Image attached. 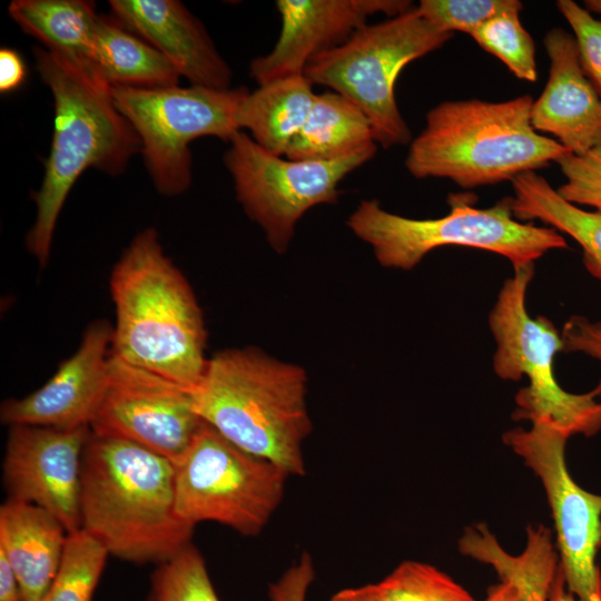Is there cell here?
<instances>
[{
  "label": "cell",
  "mask_w": 601,
  "mask_h": 601,
  "mask_svg": "<svg viewBox=\"0 0 601 601\" xmlns=\"http://www.w3.org/2000/svg\"><path fill=\"white\" fill-rule=\"evenodd\" d=\"M175 464L129 441L90 433L81 460V529L109 554L161 564L191 544L175 506Z\"/></svg>",
  "instance_id": "cell-1"
},
{
  "label": "cell",
  "mask_w": 601,
  "mask_h": 601,
  "mask_svg": "<svg viewBox=\"0 0 601 601\" xmlns=\"http://www.w3.org/2000/svg\"><path fill=\"white\" fill-rule=\"evenodd\" d=\"M109 286L116 312L111 355L196 387L208 363L203 313L155 228L134 237L115 264Z\"/></svg>",
  "instance_id": "cell-2"
},
{
  "label": "cell",
  "mask_w": 601,
  "mask_h": 601,
  "mask_svg": "<svg viewBox=\"0 0 601 601\" xmlns=\"http://www.w3.org/2000/svg\"><path fill=\"white\" fill-rule=\"evenodd\" d=\"M36 68L55 101V128L41 186L33 195L36 219L26 247L43 267L63 204L89 167L120 174L140 151V140L114 104L111 86L48 49L33 50Z\"/></svg>",
  "instance_id": "cell-3"
},
{
  "label": "cell",
  "mask_w": 601,
  "mask_h": 601,
  "mask_svg": "<svg viewBox=\"0 0 601 601\" xmlns=\"http://www.w3.org/2000/svg\"><path fill=\"white\" fill-rule=\"evenodd\" d=\"M200 418L228 441L289 475H303V442L311 431L306 375L260 351L226 349L208 359L190 390Z\"/></svg>",
  "instance_id": "cell-4"
},
{
  "label": "cell",
  "mask_w": 601,
  "mask_h": 601,
  "mask_svg": "<svg viewBox=\"0 0 601 601\" xmlns=\"http://www.w3.org/2000/svg\"><path fill=\"white\" fill-rule=\"evenodd\" d=\"M533 99L443 101L426 114L405 159L415 178H447L464 189L512 181L570 154L531 125Z\"/></svg>",
  "instance_id": "cell-5"
},
{
  "label": "cell",
  "mask_w": 601,
  "mask_h": 601,
  "mask_svg": "<svg viewBox=\"0 0 601 601\" xmlns=\"http://www.w3.org/2000/svg\"><path fill=\"white\" fill-rule=\"evenodd\" d=\"M450 211L439 218L415 219L385 210L380 201L363 200L348 226L370 244L382 266L412 269L431 250L445 246L483 249L509 259L513 268L534 264L553 249L568 248L551 227L514 218L511 196L489 208H476L471 196L450 195Z\"/></svg>",
  "instance_id": "cell-6"
},
{
  "label": "cell",
  "mask_w": 601,
  "mask_h": 601,
  "mask_svg": "<svg viewBox=\"0 0 601 601\" xmlns=\"http://www.w3.org/2000/svg\"><path fill=\"white\" fill-rule=\"evenodd\" d=\"M534 264L514 268L504 280L489 314L495 341L493 371L504 381L529 383L515 395V421L546 418L571 436H593L601 430V400L598 386L582 394L561 387L554 375V357L563 352L561 333L545 316L532 317L526 293Z\"/></svg>",
  "instance_id": "cell-7"
},
{
  "label": "cell",
  "mask_w": 601,
  "mask_h": 601,
  "mask_svg": "<svg viewBox=\"0 0 601 601\" xmlns=\"http://www.w3.org/2000/svg\"><path fill=\"white\" fill-rule=\"evenodd\" d=\"M452 37L431 26L413 7L365 24L344 43L313 58L304 76L312 85L326 86L353 102L368 119L377 145H407L412 134L396 104V79L407 63Z\"/></svg>",
  "instance_id": "cell-8"
},
{
  "label": "cell",
  "mask_w": 601,
  "mask_h": 601,
  "mask_svg": "<svg viewBox=\"0 0 601 601\" xmlns=\"http://www.w3.org/2000/svg\"><path fill=\"white\" fill-rule=\"evenodd\" d=\"M175 506L187 523L211 521L254 536L283 500L289 474L205 423L175 464Z\"/></svg>",
  "instance_id": "cell-9"
},
{
  "label": "cell",
  "mask_w": 601,
  "mask_h": 601,
  "mask_svg": "<svg viewBox=\"0 0 601 601\" xmlns=\"http://www.w3.org/2000/svg\"><path fill=\"white\" fill-rule=\"evenodd\" d=\"M247 90L200 86L137 89L111 86V97L140 140L145 165L158 193L176 196L190 186L189 144L213 136L229 141L239 128Z\"/></svg>",
  "instance_id": "cell-10"
},
{
  "label": "cell",
  "mask_w": 601,
  "mask_h": 601,
  "mask_svg": "<svg viewBox=\"0 0 601 601\" xmlns=\"http://www.w3.org/2000/svg\"><path fill=\"white\" fill-rule=\"evenodd\" d=\"M228 142L224 162L233 177L237 200L279 253L287 248L299 218L316 205L335 203L341 180L373 158L377 149L314 161L274 155L243 131Z\"/></svg>",
  "instance_id": "cell-11"
},
{
  "label": "cell",
  "mask_w": 601,
  "mask_h": 601,
  "mask_svg": "<svg viewBox=\"0 0 601 601\" xmlns=\"http://www.w3.org/2000/svg\"><path fill=\"white\" fill-rule=\"evenodd\" d=\"M571 435L542 418L529 428L504 432L502 440L540 480L554 524L559 566L577 601H601V495L571 476L565 446Z\"/></svg>",
  "instance_id": "cell-12"
},
{
  "label": "cell",
  "mask_w": 601,
  "mask_h": 601,
  "mask_svg": "<svg viewBox=\"0 0 601 601\" xmlns=\"http://www.w3.org/2000/svg\"><path fill=\"white\" fill-rule=\"evenodd\" d=\"M203 424L189 388L110 355L92 434L132 442L176 464Z\"/></svg>",
  "instance_id": "cell-13"
},
{
  "label": "cell",
  "mask_w": 601,
  "mask_h": 601,
  "mask_svg": "<svg viewBox=\"0 0 601 601\" xmlns=\"http://www.w3.org/2000/svg\"><path fill=\"white\" fill-rule=\"evenodd\" d=\"M90 433L88 426H10L3 457L8 499L47 510L68 533L80 530L81 460Z\"/></svg>",
  "instance_id": "cell-14"
},
{
  "label": "cell",
  "mask_w": 601,
  "mask_h": 601,
  "mask_svg": "<svg viewBox=\"0 0 601 601\" xmlns=\"http://www.w3.org/2000/svg\"><path fill=\"white\" fill-rule=\"evenodd\" d=\"M275 6L280 16L278 39L249 67L258 86L304 75L313 58L344 43L371 16L392 18L413 8L407 0H277Z\"/></svg>",
  "instance_id": "cell-15"
},
{
  "label": "cell",
  "mask_w": 601,
  "mask_h": 601,
  "mask_svg": "<svg viewBox=\"0 0 601 601\" xmlns=\"http://www.w3.org/2000/svg\"><path fill=\"white\" fill-rule=\"evenodd\" d=\"M111 338L112 326L107 321L91 323L77 351L40 388L2 403L1 422L60 430L89 427L107 387Z\"/></svg>",
  "instance_id": "cell-16"
},
{
  "label": "cell",
  "mask_w": 601,
  "mask_h": 601,
  "mask_svg": "<svg viewBox=\"0 0 601 601\" xmlns=\"http://www.w3.org/2000/svg\"><path fill=\"white\" fill-rule=\"evenodd\" d=\"M543 42L549 78L531 108L533 129L553 136L572 155L601 147V97L582 68L573 35L553 28Z\"/></svg>",
  "instance_id": "cell-17"
},
{
  "label": "cell",
  "mask_w": 601,
  "mask_h": 601,
  "mask_svg": "<svg viewBox=\"0 0 601 601\" xmlns=\"http://www.w3.org/2000/svg\"><path fill=\"white\" fill-rule=\"evenodd\" d=\"M116 20L156 48L190 85L230 89L231 71L201 22L176 0H111Z\"/></svg>",
  "instance_id": "cell-18"
},
{
  "label": "cell",
  "mask_w": 601,
  "mask_h": 601,
  "mask_svg": "<svg viewBox=\"0 0 601 601\" xmlns=\"http://www.w3.org/2000/svg\"><path fill=\"white\" fill-rule=\"evenodd\" d=\"M68 532L47 510L8 499L0 508V550L10 562L22 601H39L61 563Z\"/></svg>",
  "instance_id": "cell-19"
},
{
  "label": "cell",
  "mask_w": 601,
  "mask_h": 601,
  "mask_svg": "<svg viewBox=\"0 0 601 601\" xmlns=\"http://www.w3.org/2000/svg\"><path fill=\"white\" fill-rule=\"evenodd\" d=\"M8 12L24 32L39 39L48 50L85 71L99 75L95 57L100 16L96 13L92 2L14 0L9 4Z\"/></svg>",
  "instance_id": "cell-20"
},
{
  "label": "cell",
  "mask_w": 601,
  "mask_h": 601,
  "mask_svg": "<svg viewBox=\"0 0 601 601\" xmlns=\"http://www.w3.org/2000/svg\"><path fill=\"white\" fill-rule=\"evenodd\" d=\"M373 147L377 144L366 116L348 99L331 90L316 95L285 157L329 161Z\"/></svg>",
  "instance_id": "cell-21"
},
{
  "label": "cell",
  "mask_w": 601,
  "mask_h": 601,
  "mask_svg": "<svg viewBox=\"0 0 601 601\" xmlns=\"http://www.w3.org/2000/svg\"><path fill=\"white\" fill-rule=\"evenodd\" d=\"M511 183L514 218L523 223L540 220L570 236L582 248L585 269L601 280V211L569 203L535 171L523 173Z\"/></svg>",
  "instance_id": "cell-22"
},
{
  "label": "cell",
  "mask_w": 601,
  "mask_h": 601,
  "mask_svg": "<svg viewBox=\"0 0 601 601\" xmlns=\"http://www.w3.org/2000/svg\"><path fill=\"white\" fill-rule=\"evenodd\" d=\"M316 93L304 75L282 78L247 92L239 110V128L267 151L285 156L303 127Z\"/></svg>",
  "instance_id": "cell-23"
},
{
  "label": "cell",
  "mask_w": 601,
  "mask_h": 601,
  "mask_svg": "<svg viewBox=\"0 0 601 601\" xmlns=\"http://www.w3.org/2000/svg\"><path fill=\"white\" fill-rule=\"evenodd\" d=\"M459 549L462 554L491 565L501 581L513 583L526 595L535 591L549 597L559 572V555L544 525L528 528L525 548L518 555L508 553L482 523L464 530Z\"/></svg>",
  "instance_id": "cell-24"
},
{
  "label": "cell",
  "mask_w": 601,
  "mask_h": 601,
  "mask_svg": "<svg viewBox=\"0 0 601 601\" xmlns=\"http://www.w3.org/2000/svg\"><path fill=\"white\" fill-rule=\"evenodd\" d=\"M95 65L110 86L158 89L177 86L179 73L156 48L118 21L100 17Z\"/></svg>",
  "instance_id": "cell-25"
},
{
  "label": "cell",
  "mask_w": 601,
  "mask_h": 601,
  "mask_svg": "<svg viewBox=\"0 0 601 601\" xmlns=\"http://www.w3.org/2000/svg\"><path fill=\"white\" fill-rule=\"evenodd\" d=\"M108 554L85 530L68 533L59 570L39 601H92Z\"/></svg>",
  "instance_id": "cell-26"
},
{
  "label": "cell",
  "mask_w": 601,
  "mask_h": 601,
  "mask_svg": "<svg viewBox=\"0 0 601 601\" xmlns=\"http://www.w3.org/2000/svg\"><path fill=\"white\" fill-rule=\"evenodd\" d=\"M520 11L501 12L475 29L471 37L486 52L500 59L519 79L536 81L535 45L524 29Z\"/></svg>",
  "instance_id": "cell-27"
},
{
  "label": "cell",
  "mask_w": 601,
  "mask_h": 601,
  "mask_svg": "<svg viewBox=\"0 0 601 601\" xmlns=\"http://www.w3.org/2000/svg\"><path fill=\"white\" fill-rule=\"evenodd\" d=\"M380 601H476L437 568L404 561L377 584Z\"/></svg>",
  "instance_id": "cell-28"
},
{
  "label": "cell",
  "mask_w": 601,
  "mask_h": 601,
  "mask_svg": "<svg viewBox=\"0 0 601 601\" xmlns=\"http://www.w3.org/2000/svg\"><path fill=\"white\" fill-rule=\"evenodd\" d=\"M147 601H219L198 549L189 544L158 564Z\"/></svg>",
  "instance_id": "cell-29"
},
{
  "label": "cell",
  "mask_w": 601,
  "mask_h": 601,
  "mask_svg": "<svg viewBox=\"0 0 601 601\" xmlns=\"http://www.w3.org/2000/svg\"><path fill=\"white\" fill-rule=\"evenodd\" d=\"M522 9L519 0H421L416 7L417 12L435 29L470 36L494 16Z\"/></svg>",
  "instance_id": "cell-30"
},
{
  "label": "cell",
  "mask_w": 601,
  "mask_h": 601,
  "mask_svg": "<svg viewBox=\"0 0 601 601\" xmlns=\"http://www.w3.org/2000/svg\"><path fill=\"white\" fill-rule=\"evenodd\" d=\"M556 164L565 181L556 190L573 205L601 211V147L583 155L569 154Z\"/></svg>",
  "instance_id": "cell-31"
},
{
  "label": "cell",
  "mask_w": 601,
  "mask_h": 601,
  "mask_svg": "<svg viewBox=\"0 0 601 601\" xmlns=\"http://www.w3.org/2000/svg\"><path fill=\"white\" fill-rule=\"evenodd\" d=\"M556 7L573 31L582 68L601 97V21L573 0H559Z\"/></svg>",
  "instance_id": "cell-32"
},
{
  "label": "cell",
  "mask_w": 601,
  "mask_h": 601,
  "mask_svg": "<svg viewBox=\"0 0 601 601\" xmlns=\"http://www.w3.org/2000/svg\"><path fill=\"white\" fill-rule=\"evenodd\" d=\"M560 333L563 353L584 354L601 363V321L573 315L566 319ZM597 386L601 400V381Z\"/></svg>",
  "instance_id": "cell-33"
},
{
  "label": "cell",
  "mask_w": 601,
  "mask_h": 601,
  "mask_svg": "<svg viewBox=\"0 0 601 601\" xmlns=\"http://www.w3.org/2000/svg\"><path fill=\"white\" fill-rule=\"evenodd\" d=\"M314 577L312 558L308 553H304L296 564L270 584L269 601H306Z\"/></svg>",
  "instance_id": "cell-34"
},
{
  "label": "cell",
  "mask_w": 601,
  "mask_h": 601,
  "mask_svg": "<svg viewBox=\"0 0 601 601\" xmlns=\"http://www.w3.org/2000/svg\"><path fill=\"white\" fill-rule=\"evenodd\" d=\"M26 65L14 49L0 50V90L10 92L19 88L26 79Z\"/></svg>",
  "instance_id": "cell-35"
},
{
  "label": "cell",
  "mask_w": 601,
  "mask_h": 601,
  "mask_svg": "<svg viewBox=\"0 0 601 601\" xmlns=\"http://www.w3.org/2000/svg\"><path fill=\"white\" fill-rule=\"evenodd\" d=\"M0 601H22L17 575L0 550Z\"/></svg>",
  "instance_id": "cell-36"
},
{
  "label": "cell",
  "mask_w": 601,
  "mask_h": 601,
  "mask_svg": "<svg viewBox=\"0 0 601 601\" xmlns=\"http://www.w3.org/2000/svg\"><path fill=\"white\" fill-rule=\"evenodd\" d=\"M481 601H529L528 595L511 582L501 581L487 589Z\"/></svg>",
  "instance_id": "cell-37"
},
{
  "label": "cell",
  "mask_w": 601,
  "mask_h": 601,
  "mask_svg": "<svg viewBox=\"0 0 601 601\" xmlns=\"http://www.w3.org/2000/svg\"><path fill=\"white\" fill-rule=\"evenodd\" d=\"M331 601H380L377 585L343 589L334 594Z\"/></svg>",
  "instance_id": "cell-38"
},
{
  "label": "cell",
  "mask_w": 601,
  "mask_h": 601,
  "mask_svg": "<svg viewBox=\"0 0 601 601\" xmlns=\"http://www.w3.org/2000/svg\"><path fill=\"white\" fill-rule=\"evenodd\" d=\"M548 601H577L565 587L564 578L559 566V572L551 587Z\"/></svg>",
  "instance_id": "cell-39"
},
{
  "label": "cell",
  "mask_w": 601,
  "mask_h": 601,
  "mask_svg": "<svg viewBox=\"0 0 601 601\" xmlns=\"http://www.w3.org/2000/svg\"><path fill=\"white\" fill-rule=\"evenodd\" d=\"M584 7L590 12H595L601 14V0H585Z\"/></svg>",
  "instance_id": "cell-40"
},
{
  "label": "cell",
  "mask_w": 601,
  "mask_h": 601,
  "mask_svg": "<svg viewBox=\"0 0 601 601\" xmlns=\"http://www.w3.org/2000/svg\"><path fill=\"white\" fill-rule=\"evenodd\" d=\"M529 601H548V597L540 592H532L528 595Z\"/></svg>",
  "instance_id": "cell-41"
}]
</instances>
